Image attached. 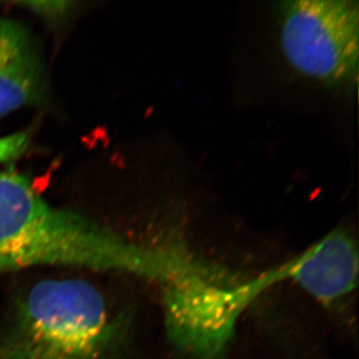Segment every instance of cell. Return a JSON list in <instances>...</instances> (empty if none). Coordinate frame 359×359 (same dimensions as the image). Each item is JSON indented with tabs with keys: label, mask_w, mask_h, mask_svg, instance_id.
Listing matches in <instances>:
<instances>
[{
	"label": "cell",
	"mask_w": 359,
	"mask_h": 359,
	"mask_svg": "<svg viewBox=\"0 0 359 359\" xmlns=\"http://www.w3.org/2000/svg\"><path fill=\"white\" fill-rule=\"evenodd\" d=\"M119 323L103 294L82 280L36 283L0 332V359H114Z\"/></svg>",
	"instance_id": "2"
},
{
	"label": "cell",
	"mask_w": 359,
	"mask_h": 359,
	"mask_svg": "<svg viewBox=\"0 0 359 359\" xmlns=\"http://www.w3.org/2000/svg\"><path fill=\"white\" fill-rule=\"evenodd\" d=\"M359 8L353 0H292L283 4L280 46L294 70L339 83L358 68Z\"/></svg>",
	"instance_id": "4"
},
{
	"label": "cell",
	"mask_w": 359,
	"mask_h": 359,
	"mask_svg": "<svg viewBox=\"0 0 359 359\" xmlns=\"http://www.w3.org/2000/svg\"><path fill=\"white\" fill-rule=\"evenodd\" d=\"M157 249L131 244L85 217L53 207L14 171L0 173V273L76 266L156 278Z\"/></svg>",
	"instance_id": "1"
},
{
	"label": "cell",
	"mask_w": 359,
	"mask_h": 359,
	"mask_svg": "<svg viewBox=\"0 0 359 359\" xmlns=\"http://www.w3.org/2000/svg\"><path fill=\"white\" fill-rule=\"evenodd\" d=\"M276 280L273 271L245 285H231L201 266L170 280L165 297L170 337L192 358H218L243 309Z\"/></svg>",
	"instance_id": "3"
},
{
	"label": "cell",
	"mask_w": 359,
	"mask_h": 359,
	"mask_svg": "<svg viewBox=\"0 0 359 359\" xmlns=\"http://www.w3.org/2000/svg\"><path fill=\"white\" fill-rule=\"evenodd\" d=\"M289 266L292 278L309 294L332 302L349 294L358 276V252L344 231H332Z\"/></svg>",
	"instance_id": "5"
},
{
	"label": "cell",
	"mask_w": 359,
	"mask_h": 359,
	"mask_svg": "<svg viewBox=\"0 0 359 359\" xmlns=\"http://www.w3.org/2000/svg\"><path fill=\"white\" fill-rule=\"evenodd\" d=\"M43 67L22 26L0 16V118L39 98Z\"/></svg>",
	"instance_id": "6"
}]
</instances>
